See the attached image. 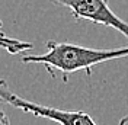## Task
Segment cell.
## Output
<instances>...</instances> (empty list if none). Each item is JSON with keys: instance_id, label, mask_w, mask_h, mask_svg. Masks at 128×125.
<instances>
[{"instance_id": "1", "label": "cell", "mask_w": 128, "mask_h": 125, "mask_svg": "<svg viewBox=\"0 0 128 125\" xmlns=\"http://www.w3.org/2000/svg\"><path fill=\"white\" fill-rule=\"evenodd\" d=\"M45 47L47 51L44 54L24 55L20 61L24 64L35 62L45 66L51 77H56V71H58L63 74L64 83L67 82L68 74H73L76 71H86L90 76L92 68L98 64L128 57V47L114 48V50H96L57 41H47Z\"/></svg>"}, {"instance_id": "2", "label": "cell", "mask_w": 128, "mask_h": 125, "mask_svg": "<svg viewBox=\"0 0 128 125\" xmlns=\"http://www.w3.org/2000/svg\"><path fill=\"white\" fill-rule=\"evenodd\" d=\"M0 103L9 105L15 109L24 110L26 114H32L35 116L54 121L58 125H98L93 121V118L86 112L57 109L52 106H45V105L26 100L19 94H16L15 92H12L9 89L6 80L3 78L0 80Z\"/></svg>"}, {"instance_id": "3", "label": "cell", "mask_w": 128, "mask_h": 125, "mask_svg": "<svg viewBox=\"0 0 128 125\" xmlns=\"http://www.w3.org/2000/svg\"><path fill=\"white\" fill-rule=\"evenodd\" d=\"M54 4L70 9L76 20H89L96 25L114 28L128 38V24L111 8L108 0H51Z\"/></svg>"}, {"instance_id": "4", "label": "cell", "mask_w": 128, "mask_h": 125, "mask_svg": "<svg viewBox=\"0 0 128 125\" xmlns=\"http://www.w3.org/2000/svg\"><path fill=\"white\" fill-rule=\"evenodd\" d=\"M2 20H0V48L6 50L9 54H18L24 50H31L32 44L29 42H24V41H19V39L10 38V36H6V34L2 32Z\"/></svg>"}, {"instance_id": "5", "label": "cell", "mask_w": 128, "mask_h": 125, "mask_svg": "<svg viewBox=\"0 0 128 125\" xmlns=\"http://www.w3.org/2000/svg\"><path fill=\"white\" fill-rule=\"evenodd\" d=\"M0 125H10V121H9V116L6 115V112L0 108Z\"/></svg>"}]
</instances>
